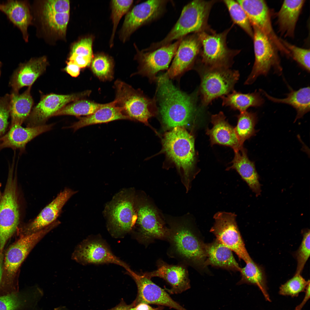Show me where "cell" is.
<instances>
[{
	"mask_svg": "<svg viewBox=\"0 0 310 310\" xmlns=\"http://www.w3.org/2000/svg\"><path fill=\"white\" fill-rule=\"evenodd\" d=\"M168 223V255L200 272H208L206 243L193 220L188 218L172 220Z\"/></svg>",
	"mask_w": 310,
	"mask_h": 310,
	"instance_id": "obj_1",
	"label": "cell"
},
{
	"mask_svg": "<svg viewBox=\"0 0 310 310\" xmlns=\"http://www.w3.org/2000/svg\"><path fill=\"white\" fill-rule=\"evenodd\" d=\"M156 81L158 111L163 123L169 127L187 125L196 110L193 96L175 87L164 74L157 77Z\"/></svg>",
	"mask_w": 310,
	"mask_h": 310,
	"instance_id": "obj_2",
	"label": "cell"
},
{
	"mask_svg": "<svg viewBox=\"0 0 310 310\" xmlns=\"http://www.w3.org/2000/svg\"><path fill=\"white\" fill-rule=\"evenodd\" d=\"M162 142L167 156L183 172L182 182L189 190L196 175L193 136L183 127H176L165 134Z\"/></svg>",
	"mask_w": 310,
	"mask_h": 310,
	"instance_id": "obj_3",
	"label": "cell"
},
{
	"mask_svg": "<svg viewBox=\"0 0 310 310\" xmlns=\"http://www.w3.org/2000/svg\"><path fill=\"white\" fill-rule=\"evenodd\" d=\"M216 1L195 0L183 8L180 16L170 32L162 40L152 43L145 49L146 51L156 50L182 39L192 32L197 33L208 28L209 14Z\"/></svg>",
	"mask_w": 310,
	"mask_h": 310,
	"instance_id": "obj_4",
	"label": "cell"
},
{
	"mask_svg": "<svg viewBox=\"0 0 310 310\" xmlns=\"http://www.w3.org/2000/svg\"><path fill=\"white\" fill-rule=\"evenodd\" d=\"M136 193L133 189L122 190L117 193L105 206L104 214L108 227L115 237L122 236L135 226L137 215Z\"/></svg>",
	"mask_w": 310,
	"mask_h": 310,
	"instance_id": "obj_5",
	"label": "cell"
},
{
	"mask_svg": "<svg viewBox=\"0 0 310 310\" xmlns=\"http://www.w3.org/2000/svg\"><path fill=\"white\" fill-rule=\"evenodd\" d=\"M114 86L115 104L123 114L130 120L148 125V120L158 111L156 96L150 98L140 90H135L120 80L116 81Z\"/></svg>",
	"mask_w": 310,
	"mask_h": 310,
	"instance_id": "obj_6",
	"label": "cell"
},
{
	"mask_svg": "<svg viewBox=\"0 0 310 310\" xmlns=\"http://www.w3.org/2000/svg\"><path fill=\"white\" fill-rule=\"evenodd\" d=\"M9 168L5 190L0 200V255L8 240L17 229L20 219L16 169Z\"/></svg>",
	"mask_w": 310,
	"mask_h": 310,
	"instance_id": "obj_7",
	"label": "cell"
},
{
	"mask_svg": "<svg viewBox=\"0 0 310 310\" xmlns=\"http://www.w3.org/2000/svg\"><path fill=\"white\" fill-rule=\"evenodd\" d=\"M135 208L137 215L135 235L138 241L147 246L155 239L167 240L168 228L156 208L147 197L136 195Z\"/></svg>",
	"mask_w": 310,
	"mask_h": 310,
	"instance_id": "obj_8",
	"label": "cell"
},
{
	"mask_svg": "<svg viewBox=\"0 0 310 310\" xmlns=\"http://www.w3.org/2000/svg\"><path fill=\"white\" fill-rule=\"evenodd\" d=\"M229 30L217 33L208 28L197 33L201 44L199 56L202 66L229 68L233 58L239 52L228 47L226 38Z\"/></svg>",
	"mask_w": 310,
	"mask_h": 310,
	"instance_id": "obj_9",
	"label": "cell"
},
{
	"mask_svg": "<svg viewBox=\"0 0 310 310\" xmlns=\"http://www.w3.org/2000/svg\"><path fill=\"white\" fill-rule=\"evenodd\" d=\"M201 68L200 92L204 106L232 92L239 78V71L228 67H203Z\"/></svg>",
	"mask_w": 310,
	"mask_h": 310,
	"instance_id": "obj_10",
	"label": "cell"
},
{
	"mask_svg": "<svg viewBox=\"0 0 310 310\" xmlns=\"http://www.w3.org/2000/svg\"><path fill=\"white\" fill-rule=\"evenodd\" d=\"M236 217L234 213L218 212L214 216V222L210 232L214 234L216 239L246 263L252 259L239 230Z\"/></svg>",
	"mask_w": 310,
	"mask_h": 310,
	"instance_id": "obj_11",
	"label": "cell"
},
{
	"mask_svg": "<svg viewBox=\"0 0 310 310\" xmlns=\"http://www.w3.org/2000/svg\"><path fill=\"white\" fill-rule=\"evenodd\" d=\"M255 61L251 71L245 82V85L253 84L261 75H266L273 68L274 71L280 74L282 69L276 48L268 38L259 29L253 27Z\"/></svg>",
	"mask_w": 310,
	"mask_h": 310,
	"instance_id": "obj_12",
	"label": "cell"
},
{
	"mask_svg": "<svg viewBox=\"0 0 310 310\" xmlns=\"http://www.w3.org/2000/svg\"><path fill=\"white\" fill-rule=\"evenodd\" d=\"M168 0H148L135 6L127 13L119 34L125 42L140 27L155 21L165 11Z\"/></svg>",
	"mask_w": 310,
	"mask_h": 310,
	"instance_id": "obj_13",
	"label": "cell"
},
{
	"mask_svg": "<svg viewBox=\"0 0 310 310\" xmlns=\"http://www.w3.org/2000/svg\"><path fill=\"white\" fill-rule=\"evenodd\" d=\"M181 39L150 51H140L135 45L137 53L135 58L139 63L136 73L147 77L151 82L156 81L157 73L168 68Z\"/></svg>",
	"mask_w": 310,
	"mask_h": 310,
	"instance_id": "obj_14",
	"label": "cell"
},
{
	"mask_svg": "<svg viewBox=\"0 0 310 310\" xmlns=\"http://www.w3.org/2000/svg\"><path fill=\"white\" fill-rule=\"evenodd\" d=\"M89 91L67 95L50 94L43 95L33 108L25 121L27 127L45 124L46 121L68 103L82 99L90 94Z\"/></svg>",
	"mask_w": 310,
	"mask_h": 310,
	"instance_id": "obj_15",
	"label": "cell"
},
{
	"mask_svg": "<svg viewBox=\"0 0 310 310\" xmlns=\"http://www.w3.org/2000/svg\"><path fill=\"white\" fill-rule=\"evenodd\" d=\"M253 27H255L266 35L276 49L282 53L290 56L289 51L284 45L282 39L274 32L271 24L268 6L263 0H238Z\"/></svg>",
	"mask_w": 310,
	"mask_h": 310,
	"instance_id": "obj_16",
	"label": "cell"
},
{
	"mask_svg": "<svg viewBox=\"0 0 310 310\" xmlns=\"http://www.w3.org/2000/svg\"><path fill=\"white\" fill-rule=\"evenodd\" d=\"M57 220L43 229L34 233L22 235L11 245L5 255L4 267L7 274L14 275L35 245L48 233L60 224Z\"/></svg>",
	"mask_w": 310,
	"mask_h": 310,
	"instance_id": "obj_17",
	"label": "cell"
},
{
	"mask_svg": "<svg viewBox=\"0 0 310 310\" xmlns=\"http://www.w3.org/2000/svg\"><path fill=\"white\" fill-rule=\"evenodd\" d=\"M71 259L82 265L113 263L124 268L127 272L131 269L125 263L115 256L103 241L96 239H86L77 246Z\"/></svg>",
	"mask_w": 310,
	"mask_h": 310,
	"instance_id": "obj_18",
	"label": "cell"
},
{
	"mask_svg": "<svg viewBox=\"0 0 310 310\" xmlns=\"http://www.w3.org/2000/svg\"><path fill=\"white\" fill-rule=\"evenodd\" d=\"M135 281L137 288L133 306L140 303L166 306L176 310H187L173 300L164 289L154 283L143 273L137 274L131 270L128 272Z\"/></svg>",
	"mask_w": 310,
	"mask_h": 310,
	"instance_id": "obj_19",
	"label": "cell"
},
{
	"mask_svg": "<svg viewBox=\"0 0 310 310\" xmlns=\"http://www.w3.org/2000/svg\"><path fill=\"white\" fill-rule=\"evenodd\" d=\"M201 44L197 33L182 38L172 63L164 74L169 79L179 77L191 68L198 57Z\"/></svg>",
	"mask_w": 310,
	"mask_h": 310,
	"instance_id": "obj_20",
	"label": "cell"
},
{
	"mask_svg": "<svg viewBox=\"0 0 310 310\" xmlns=\"http://www.w3.org/2000/svg\"><path fill=\"white\" fill-rule=\"evenodd\" d=\"M76 192L70 188L64 189L42 210L35 218L21 228L22 235L37 232L57 220L63 206Z\"/></svg>",
	"mask_w": 310,
	"mask_h": 310,
	"instance_id": "obj_21",
	"label": "cell"
},
{
	"mask_svg": "<svg viewBox=\"0 0 310 310\" xmlns=\"http://www.w3.org/2000/svg\"><path fill=\"white\" fill-rule=\"evenodd\" d=\"M157 269L143 274L151 279L158 277L164 280L170 286L167 289L169 293L179 294L190 288V284L187 266L181 263L176 265L169 264L161 259L156 262Z\"/></svg>",
	"mask_w": 310,
	"mask_h": 310,
	"instance_id": "obj_22",
	"label": "cell"
},
{
	"mask_svg": "<svg viewBox=\"0 0 310 310\" xmlns=\"http://www.w3.org/2000/svg\"><path fill=\"white\" fill-rule=\"evenodd\" d=\"M70 9L69 0L46 1L42 8V21L52 32L64 37L69 20Z\"/></svg>",
	"mask_w": 310,
	"mask_h": 310,
	"instance_id": "obj_23",
	"label": "cell"
},
{
	"mask_svg": "<svg viewBox=\"0 0 310 310\" xmlns=\"http://www.w3.org/2000/svg\"><path fill=\"white\" fill-rule=\"evenodd\" d=\"M53 124L34 127H24L21 125H10L8 131L0 138V150L10 148L19 150L20 154L25 151L26 144L40 134L51 130Z\"/></svg>",
	"mask_w": 310,
	"mask_h": 310,
	"instance_id": "obj_24",
	"label": "cell"
},
{
	"mask_svg": "<svg viewBox=\"0 0 310 310\" xmlns=\"http://www.w3.org/2000/svg\"><path fill=\"white\" fill-rule=\"evenodd\" d=\"M48 64L46 57L44 56L32 58L27 62L20 63L13 72L9 82L11 92L18 93L22 87L32 86L45 71Z\"/></svg>",
	"mask_w": 310,
	"mask_h": 310,
	"instance_id": "obj_25",
	"label": "cell"
},
{
	"mask_svg": "<svg viewBox=\"0 0 310 310\" xmlns=\"http://www.w3.org/2000/svg\"><path fill=\"white\" fill-rule=\"evenodd\" d=\"M223 113L212 115L211 122L213 125L211 129H207L206 134L210 138L211 145L218 144L227 146L234 151H239L242 148L236 135L235 127L226 119Z\"/></svg>",
	"mask_w": 310,
	"mask_h": 310,
	"instance_id": "obj_26",
	"label": "cell"
},
{
	"mask_svg": "<svg viewBox=\"0 0 310 310\" xmlns=\"http://www.w3.org/2000/svg\"><path fill=\"white\" fill-rule=\"evenodd\" d=\"M0 11L19 29L23 39L28 42V29L31 23L32 16L27 3L22 1L8 0L0 4Z\"/></svg>",
	"mask_w": 310,
	"mask_h": 310,
	"instance_id": "obj_27",
	"label": "cell"
},
{
	"mask_svg": "<svg viewBox=\"0 0 310 310\" xmlns=\"http://www.w3.org/2000/svg\"><path fill=\"white\" fill-rule=\"evenodd\" d=\"M234 152V158L231 162L232 164L226 170H236L253 191L257 195H259L261 191L260 185L254 162L249 160L247 151L243 147L239 151Z\"/></svg>",
	"mask_w": 310,
	"mask_h": 310,
	"instance_id": "obj_28",
	"label": "cell"
},
{
	"mask_svg": "<svg viewBox=\"0 0 310 310\" xmlns=\"http://www.w3.org/2000/svg\"><path fill=\"white\" fill-rule=\"evenodd\" d=\"M206 266L209 265L233 271L240 272L241 268L235 258L232 251L216 239L206 244Z\"/></svg>",
	"mask_w": 310,
	"mask_h": 310,
	"instance_id": "obj_29",
	"label": "cell"
},
{
	"mask_svg": "<svg viewBox=\"0 0 310 310\" xmlns=\"http://www.w3.org/2000/svg\"><path fill=\"white\" fill-rule=\"evenodd\" d=\"M130 120L123 114L114 101L104 104L93 114L80 117L79 120L66 128H71L75 131L80 128L91 125L108 123L119 120Z\"/></svg>",
	"mask_w": 310,
	"mask_h": 310,
	"instance_id": "obj_30",
	"label": "cell"
},
{
	"mask_svg": "<svg viewBox=\"0 0 310 310\" xmlns=\"http://www.w3.org/2000/svg\"><path fill=\"white\" fill-rule=\"evenodd\" d=\"M304 0L284 1L278 13V22L281 32L293 37L296 23L305 3Z\"/></svg>",
	"mask_w": 310,
	"mask_h": 310,
	"instance_id": "obj_31",
	"label": "cell"
},
{
	"mask_svg": "<svg viewBox=\"0 0 310 310\" xmlns=\"http://www.w3.org/2000/svg\"><path fill=\"white\" fill-rule=\"evenodd\" d=\"M31 86L22 93L11 92L10 94V125H22L29 116L34 101L30 93Z\"/></svg>",
	"mask_w": 310,
	"mask_h": 310,
	"instance_id": "obj_32",
	"label": "cell"
},
{
	"mask_svg": "<svg viewBox=\"0 0 310 310\" xmlns=\"http://www.w3.org/2000/svg\"><path fill=\"white\" fill-rule=\"evenodd\" d=\"M260 92L269 100L273 102L288 104L296 110L297 115L295 121L299 119L310 111V87H305L295 91L291 90L286 98L283 99L273 97L262 89Z\"/></svg>",
	"mask_w": 310,
	"mask_h": 310,
	"instance_id": "obj_33",
	"label": "cell"
},
{
	"mask_svg": "<svg viewBox=\"0 0 310 310\" xmlns=\"http://www.w3.org/2000/svg\"><path fill=\"white\" fill-rule=\"evenodd\" d=\"M246 264L245 267L241 268L240 271L241 278L237 284H246L257 286L266 301L271 302L266 276L263 269L252 259Z\"/></svg>",
	"mask_w": 310,
	"mask_h": 310,
	"instance_id": "obj_34",
	"label": "cell"
},
{
	"mask_svg": "<svg viewBox=\"0 0 310 310\" xmlns=\"http://www.w3.org/2000/svg\"><path fill=\"white\" fill-rule=\"evenodd\" d=\"M221 98L222 106H228L241 113L246 111L250 107L260 106L264 102L259 92H257L245 94L233 90L231 93Z\"/></svg>",
	"mask_w": 310,
	"mask_h": 310,
	"instance_id": "obj_35",
	"label": "cell"
},
{
	"mask_svg": "<svg viewBox=\"0 0 310 310\" xmlns=\"http://www.w3.org/2000/svg\"><path fill=\"white\" fill-rule=\"evenodd\" d=\"M92 43L93 39L90 37L82 38L76 42L71 48L68 61L72 62L80 68L89 66L94 57Z\"/></svg>",
	"mask_w": 310,
	"mask_h": 310,
	"instance_id": "obj_36",
	"label": "cell"
},
{
	"mask_svg": "<svg viewBox=\"0 0 310 310\" xmlns=\"http://www.w3.org/2000/svg\"><path fill=\"white\" fill-rule=\"evenodd\" d=\"M235 132L241 147L243 146L245 141L255 135L257 132L255 127L257 121L256 113L247 111L240 113L237 116Z\"/></svg>",
	"mask_w": 310,
	"mask_h": 310,
	"instance_id": "obj_37",
	"label": "cell"
},
{
	"mask_svg": "<svg viewBox=\"0 0 310 310\" xmlns=\"http://www.w3.org/2000/svg\"><path fill=\"white\" fill-rule=\"evenodd\" d=\"M92 101L80 99L68 104L56 113L53 116L71 115L79 117L90 115L103 105Z\"/></svg>",
	"mask_w": 310,
	"mask_h": 310,
	"instance_id": "obj_38",
	"label": "cell"
},
{
	"mask_svg": "<svg viewBox=\"0 0 310 310\" xmlns=\"http://www.w3.org/2000/svg\"><path fill=\"white\" fill-rule=\"evenodd\" d=\"M90 65L92 72L100 80H110L113 78V62L108 55L103 53L96 55Z\"/></svg>",
	"mask_w": 310,
	"mask_h": 310,
	"instance_id": "obj_39",
	"label": "cell"
},
{
	"mask_svg": "<svg viewBox=\"0 0 310 310\" xmlns=\"http://www.w3.org/2000/svg\"><path fill=\"white\" fill-rule=\"evenodd\" d=\"M223 1L234 22L253 38V32L252 26L247 15L241 6L237 1L225 0Z\"/></svg>",
	"mask_w": 310,
	"mask_h": 310,
	"instance_id": "obj_40",
	"label": "cell"
},
{
	"mask_svg": "<svg viewBox=\"0 0 310 310\" xmlns=\"http://www.w3.org/2000/svg\"><path fill=\"white\" fill-rule=\"evenodd\" d=\"M309 284V280H306L301 274H295L292 278L281 285L278 293L282 296L297 297L300 293L305 291Z\"/></svg>",
	"mask_w": 310,
	"mask_h": 310,
	"instance_id": "obj_41",
	"label": "cell"
},
{
	"mask_svg": "<svg viewBox=\"0 0 310 310\" xmlns=\"http://www.w3.org/2000/svg\"><path fill=\"white\" fill-rule=\"evenodd\" d=\"M133 0H112L111 1V18L113 24L110 46L113 45L115 32L119 22L124 15L127 13L133 3Z\"/></svg>",
	"mask_w": 310,
	"mask_h": 310,
	"instance_id": "obj_42",
	"label": "cell"
},
{
	"mask_svg": "<svg viewBox=\"0 0 310 310\" xmlns=\"http://www.w3.org/2000/svg\"><path fill=\"white\" fill-rule=\"evenodd\" d=\"M282 44L289 51L291 56L301 67L310 71V50L301 48L282 39Z\"/></svg>",
	"mask_w": 310,
	"mask_h": 310,
	"instance_id": "obj_43",
	"label": "cell"
},
{
	"mask_svg": "<svg viewBox=\"0 0 310 310\" xmlns=\"http://www.w3.org/2000/svg\"><path fill=\"white\" fill-rule=\"evenodd\" d=\"M310 232L309 230L303 235L302 242L296 253L297 265L295 274H301L310 256Z\"/></svg>",
	"mask_w": 310,
	"mask_h": 310,
	"instance_id": "obj_44",
	"label": "cell"
},
{
	"mask_svg": "<svg viewBox=\"0 0 310 310\" xmlns=\"http://www.w3.org/2000/svg\"><path fill=\"white\" fill-rule=\"evenodd\" d=\"M10 94L0 98V138L7 130L10 112Z\"/></svg>",
	"mask_w": 310,
	"mask_h": 310,
	"instance_id": "obj_45",
	"label": "cell"
},
{
	"mask_svg": "<svg viewBox=\"0 0 310 310\" xmlns=\"http://www.w3.org/2000/svg\"><path fill=\"white\" fill-rule=\"evenodd\" d=\"M18 297L11 293L0 297V310H16L21 305Z\"/></svg>",
	"mask_w": 310,
	"mask_h": 310,
	"instance_id": "obj_46",
	"label": "cell"
},
{
	"mask_svg": "<svg viewBox=\"0 0 310 310\" xmlns=\"http://www.w3.org/2000/svg\"><path fill=\"white\" fill-rule=\"evenodd\" d=\"M67 65L65 69V70L71 76L76 77L80 73V68L76 64L72 62L69 61H67Z\"/></svg>",
	"mask_w": 310,
	"mask_h": 310,
	"instance_id": "obj_47",
	"label": "cell"
},
{
	"mask_svg": "<svg viewBox=\"0 0 310 310\" xmlns=\"http://www.w3.org/2000/svg\"><path fill=\"white\" fill-rule=\"evenodd\" d=\"M163 309L164 307L162 306H159L157 307L154 308L150 306L149 304L145 303H140L134 306H132L130 310H163Z\"/></svg>",
	"mask_w": 310,
	"mask_h": 310,
	"instance_id": "obj_48",
	"label": "cell"
},
{
	"mask_svg": "<svg viewBox=\"0 0 310 310\" xmlns=\"http://www.w3.org/2000/svg\"><path fill=\"white\" fill-rule=\"evenodd\" d=\"M310 284H308L306 288L305 291V294L303 299L301 303L295 307L294 310H302L307 302L309 299L310 294Z\"/></svg>",
	"mask_w": 310,
	"mask_h": 310,
	"instance_id": "obj_49",
	"label": "cell"
},
{
	"mask_svg": "<svg viewBox=\"0 0 310 310\" xmlns=\"http://www.w3.org/2000/svg\"><path fill=\"white\" fill-rule=\"evenodd\" d=\"M132 305H127L125 303H121L115 307L109 310H130Z\"/></svg>",
	"mask_w": 310,
	"mask_h": 310,
	"instance_id": "obj_50",
	"label": "cell"
},
{
	"mask_svg": "<svg viewBox=\"0 0 310 310\" xmlns=\"http://www.w3.org/2000/svg\"><path fill=\"white\" fill-rule=\"evenodd\" d=\"M0 255H0V282L1 281V280L2 276V274H3V271H2L1 262V258H0Z\"/></svg>",
	"mask_w": 310,
	"mask_h": 310,
	"instance_id": "obj_51",
	"label": "cell"
},
{
	"mask_svg": "<svg viewBox=\"0 0 310 310\" xmlns=\"http://www.w3.org/2000/svg\"><path fill=\"white\" fill-rule=\"evenodd\" d=\"M2 64L1 62L0 61V76L1 74V68L2 66Z\"/></svg>",
	"mask_w": 310,
	"mask_h": 310,
	"instance_id": "obj_52",
	"label": "cell"
},
{
	"mask_svg": "<svg viewBox=\"0 0 310 310\" xmlns=\"http://www.w3.org/2000/svg\"><path fill=\"white\" fill-rule=\"evenodd\" d=\"M0 187H1V185L0 184ZM2 194L1 193V191H0V200H1V197H2Z\"/></svg>",
	"mask_w": 310,
	"mask_h": 310,
	"instance_id": "obj_53",
	"label": "cell"
}]
</instances>
